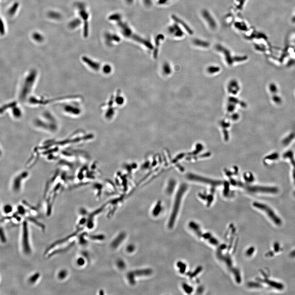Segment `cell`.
<instances>
[{"instance_id": "1", "label": "cell", "mask_w": 295, "mask_h": 295, "mask_svg": "<svg viewBox=\"0 0 295 295\" xmlns=\"http://www.w3.org/2000/svg\"><path fill=\"white\" fill-rule=\"evenodd\" d=\"M254 206L257 208H258L259 209H260L266 212L268 217H270L275 224L277 225H280V224H281L282 222L280 219L275 214L273 211L268 208V206L263 204L258 203H254Z\"/></svg>"}, {"instance_id": "2", "label": "cell", "mask_w": 295, "mask_h": 295, "mask_svg": "<svg viewBox=\"0 0 295 295\" xmlns=\"http://www.w3.org/2000/svg\"><path fill=\"white\" fill-rule=\"evenodd\" d=\"M27 224L24 222L23 224V244L24 250L27 253L29 252L30 249L29 248L28 242V229H27Z\"/></svg>"}, {"instance_id": "3", "label": "cell", "mask_w": 295, "mask_h": 295, "mask_svg": "<svg viewBox=\"0 0 295 295\" xmlns=\"http://www.w3.org/2000/svg\"><path fill=\"white\" fill-rule=\"evenodd\" d=\"M203 16H204L205 17V19L207 20L208 23L210 24V25L211 27L212 28L216 27L215 22L213 20H213L212 17L210 15V14L209 13H208L207 12H203Z\"/></svg>"}, {"instance_id": "4", "label": "cell", "mask_w": 295, "mask_h": 295, "mask_svg": "<svg viewBox=\"0 0 295 295\" xmlns=\"http://www.w3.org/2000/svg\"><path fill=\"white\" fill-rule=\"evenodd\" d=\"M125 236V235H124V234H121L115 240H114L113 242L112 243V246L114 248H116V247H117L118 245L121 243V242H122Z\"/></svg>"}, {"instance_id": "5", "label": "cell", "mask_w": 295, "mask_h": 295, "mask_svg": "<svg viewBox=\"0 0 295 295\" xmlns=\"http://www.w3.org/2000/svg\"><path fill=\"white\" fill-rule=\"evenodd\" d=\"M269 90L271 93H276L277 92V87L274 84L272 83L269 86Z\"/></svg>"}, {"instance_id": "6", "label": "cell", "mask_w": 295, "mask_h": 295, "mask_svg": "<svg viewBox=\"0 0 295 295\" xmlns=\"http://www.w3.org/2000/svg\"><path fill=\"white\" fill-rule=\"evenodd\" d=\"M273 101L275 102L276 103L279 104L281 102V98L277 95H274L273 97Z\"/></svg>"}, {"instance_id": "7", "label": "cell", "mask_w": 295, "mask_h": 295, "mask_svg": "<svg viewBox=\"0 0 295 295\" xmlns=\"http://www.w3.org/2000/svg\"><path fill=\"white\" fill-rule=\"evenodd\" d=\"M67 275V272L65 270H62L60 271L59 274V277L60 279H63Z\"/></svg>"}, {"instance_id": "8", "label": "cell", "mask_w": 295, "mask_h": 295, "mask_svg": "<svg viewBox=\"0 0 295 295\" xmlns=\"http://www.w3.org/2000/svg\"><path fill=\"white\" fill-rule=\"evenodd\" d=\"M39 277V274H36L33 276H32V277L30 279V282H35L36 281V280H37L38 277Z\"/></svg>"}, {"instance_id": "9", "label": "cell", "mask_w": 295, "mask_h": 295, "mask_svg": "<svg viewBox=\"0 0 295 295\" xmlns=\"http://www.w3.org/2000/svg\"><path fill=\"white\" fill-rule=\"evenodd\" d=\"M12 210V209L10 206H5V207L4 208V211L6 213L10 212Z\"/></svg>"}, {"instance_id": "10", "label": "cell", "mask_w": 295, "mask_h": 295, "mask_svg": "<svg viewBox=\"0 0 295 295\" xmlns=\"http://www.w3.org/2000/svg\"><path fill=\"white\" fill-rule=\"evenodd\" d=\"M85 263V261L84 260L83 258H79L78 259V264L79 265H83Z\"/></svg>"}, {"instance_id": "11", "label": "cell", "mask_w": 295, "mask_h": 295, "mask_svg": "<svg viewBox=\"0 0 295 295\" xmlns=\"http://www.w3.org/2000/svg\"><path fill=\"white\" fill-rule=\"evenodd\" d=\"M134 246L132 245H129V246L127 247V250L128 252H132L134 250Z\"/></svg>"}]
</instances>
